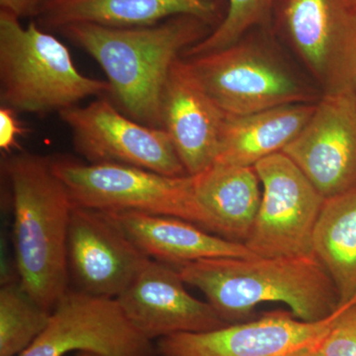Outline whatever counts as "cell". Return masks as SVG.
<instances>
[{
  "mask_svg": "<svg viewBox=\"0 0 356 356\" xmlns=\"http://www.w3.org/2000/svg\"><path fill=\"white\" fill-rule=\"evenodd\" d=\"M51 166L79 207L179 218L222 236L216 220L199 201L191 175L170 177L120 163L69 159H51Z\"/></svg>",
  "mask_w": 356,
  "mask_h": 356,
  "instance_id": "5",
  "label": "cell"
},
{
  "mask_svg": "<svg viewBox=\"0 0 356 356\" xmlns=\"http://www.w3.org/2000/svg\"><path fill=\"white\" fill-rule=\"evenodd\" d=\"M51 312L40 305L20 281L0 289V356H19L42 334Z\"/></svg>",
  "mask_w": 356,
  "mask_h": 356,
  "instance_id": "21",
  "label": "cell"
},
{
  "mask_svg": "<svg viewBox=\"0 0 356 356\" xmlns=\"http://www.w3.org/2000/svg\"><path fill=\"white\" fill-rule=\"evenodd\" d=\"M159 356L156 346L130 322L116 299L69 289L51 311L44 331L19 356Z\"/></svg>",
  "mask_w": 356,
  "mask_h": 356,
  "instance_id": "10",
  "label": "cell"
},
{
  "mask_svg": "<svg viewBox=\"0 0 356 356\" xmlns=\"http://www.w3.org/2000/svg\"><path fill=\"white\" fill-rule=\"evenodd\" d=\"M108 81L81 74L69 49L53 35L0 9V100L15 112L44 115L111 95Z\"/></svg>",
  "mask_w": 356,
  "mask_h": 356,
  "instance_id": "4",
  "label": "cell"
},
{
  "mask_svg": "<svg viewBox=\"0 0 356 356\" xmlns=\"http://www.w3.org/2000/svg\"><path fill=\"white\" fill-rule=\"evenodd\" d=\"M313 254L325 267L339 305L356 296V191L325 199L314 231Z\"/></svg>",
  "mask_w": 356,
  "mask_h": 356,
  "instance_id": "20",
  "label": "cell"
},
{
  "mask_svg": "<svg viewBox=\"0 0 356 356\" xmlns=\"http://www.w3.org/2000/svg\"><path fill=\"white\" fill-rule=\"evenodd\" d=\"M16 112L8 107L0 108V149L10 152L15 147L17 138L23 134L20 122L16 118Z\"/></svg>",
  "mask_w": 356,
  "mask_h": 356,
  "instance_id": "24",
  "label": "cell"
},
{
  "mask_svg": "<svg viewBox=\"0 0 356 356\" xmlns=\"http://www.w3.org/2000/svg\"><path fill=\"white\" fill-rule=\"evenodd\" d=\"M58 115L72 133L74 149L89 163H120L170 177L188 175L165 129L125 116L104 98Z\"/></svg>",
  "mask_w": 356,
  "mask_h": 356,
  "instance_id": "9",
  "label": "cell"
},
{
  "mask_svg": "<svg viewBox=\"0 0 356 356\" xmlns=\"http://www.w3.org/2000/svg\"><path fill=\"white\" fill-rule=\"evenodd\" d=\"M315 106L316 103H303L243 116L226 115L215 161L254 166L271 154L282 153L301 132Z\"/></svg>",
  "mask_w": 356,
  "mask_h": 356,
  "instance_id": "18",
  "label": "cell"
},
{
  "mask_svg": "<svg viewBox=\"0 0 356 356\" xmlns=\"http://www.w3.org/2000/svg\"><path fill=\"white\" fill-rule=\"evenodd\" d=\"M282 153L325 199L356 191V92L323 95Z\"/></svg>",
  "mask_w": 356,
  "mask_h": 356,
  "instance_id": "13",
  "label": "cell"
},
{
  "mask_svg": "<svg viewBox=\"0 0 356 356\" xmlns=\"http://www.w3.org/2000/svg\"><path fill=\"white\" fill-rule=\"evenodd\" d=\"M218 0H44L39 22L51 29L89 23L108 27H144L188 15L213 24Z\"/></svg>",
  "mask_w": 356,
  "mask_h": 356,
  "instance_id": "17",
  "label": "cell"
},
{
  "mask_svg": "<svg viewBox=\"0 0 356 356\" xmlns=\"http://www.w3.org/2000/svg\"><path fill=\"white\" fill-rule=\"evenodd\" d=\"M266 47L245 36L222 50L192 58L191 64L226 115L309 103L313 96Z\"/></svg>",
  "mask_w": 356,
  "mask_h": 356,
  "instance_id": "7",
  "label": "cell"
},
{
  "mask_svg": "<svg viewBox=\"0 0 356 356\" xmlns=\"http://www.w3.org/2000/svg\"><path fill=\"white\" fill-rule=\"evenodd\" d=\"M318 346H320V344L302 348V350L292 353V355L290 356H325L322 353H321L320 348H318Z\"/></svg>",
  "mask_w": 356,
  "mask_h": 356,
  "instance_id": "26",
  "label": "cell"
},
{
  "mask_svg": "<svg viewBox=\"0 0 356 356\" xmlns=\"http://www.w3.org/2000/svg\"><path fill=\"white\" fill-rule=\"evenodd\" d=\"M4 168L13 191L19 281L51 312L70 289L67 245L74 200L51 159L22 152L7 158Z\"/></svg>",
  "mask_w": 356,
  "mask_h": 356,
  "instance_id": "3",
  "label": "cell"
},
{
  "mask_svg": "<svg viewBox=\"0 0 356 356\" xmlns=\"http://www.w3.org/2000/svg\"><path fill=\"white\" fill-rule=\"evenodd\" d=\"M175 268L229 325L252 317L255 307L267 302L286 304L305 322L324 320L341 306L334 283L314 254L218 257Z\"/></svg>",
  "mask_w": 356,
  "mask_h": 356,
  "instance_id": "2",
  "label": "cell"
},
{
  "mask_svg": "<svg viewBox=\"0 0 356 356\" xmlns=\"http://www.w3.org/2000/svg\"><path fill=\"white\" fill-rule=\"evenodd\" d=\"M74 356H102L97 355V353H89V351H79V353H76V355Z\"/></svg>",
  "mask_w": 356,
  "mask_h": 356,
  "instance_id": "27",
  "label": "cell"
},
{
  "mask_svg": "<svg viewBox=\"0 0 356 356\" xmlns=\"http://www.w3.org/2000/svg\"><path fill=\"white\" fill-rule=\"evenodd\" d=\"M67 259L74 289L116 299L151 259L131 241L111 213L74 205Z\"/></svg>",
  "mask_w": 356,
  "mask_h": 356,
  "instance_id": "11",
  "label": "cell"
},
{
  "mask_svg": "<svg viewBox=\"0 0 356 356\" xmlns=\"http://www.w3.org/2000/svg\"><path fill=\"white\" fill-rule=\"evenodd\" d=\"M196 195L229 240L247 241L261 205V180L254 166L215 161L191 175Z\"/></svg>",
  "mask_w": 356,
  "mask_h": 356,
  "instance_id": "19",
  "label": "cell"
},
{
  "mask_svg": "<svg viewBox=\"0 0 356 356\" xmlns=\"http://www.w3.org/2000/svg\"><path fill=\"white\" fill-rule=\"evenodd\" d=\"M161 114L163 128L187 175H198L216 161L226 114L199 81L189 60L179 58L173 64L163 91Z\"/></svg>",
  "mask_w": 356,
  "mask_h": 356,
  "instance_id": "15",
  "label": "cell"
},
{
  "mask_svg": "<svg viewBox=\"0 0 356 356\" xmlns=\"http://www.w3.org/2000/svg\"><path fill=\"white\" fill-rule=\"evenodd\" d=\"M44 0H0V9L17 17L38 15Z\"/></svg>",
  "mask_w": 356,
  "mask_h": 356,
  "instance_id": "25",
  "label": "cell"
},
{
  "mask_svg": "<svg viewBox=\"0 0 356 356\" xmlns=\"http://www.w3.org/2000/svg\"><path fill=\"white\" fill-rule=\"evenodd\" d=\"M177 268L149 259L116 300L124 315L149 341L228 325L208 302L185 289Z\"/></svg>",
  "mask_w": 356,
  "mask_h": 356,
  "instance_id": "14",
  "label": "cell"
},
{
  "mask_svg": "<svg viewBox=\"0 0 356 356\" xmlns=\"http://www.w3.org/2000/svg\"><path fill=\"white\" fill-rule=\"evenodd\" d=\"M325 356H356V296L318 346Z\"/></svg>",
  "mask_w": 356,
  "mask_h": 356,
  "instance_id": "23",
  "label": "cell"
},
{
  "mask_svg": "<svg viewBox=\"0 0 356 356\" xmlns=\"http://www.w3.org/2000/svg\"><path fill=\"white\" fill-rule=\"evenodd\" d=\"M109 213L140 252L173 267L205 259L259 257L243 243L211 233L179 218L136 211Z\"/></svg>",
  "mask_w": 356,
  "mask_h": 356,
  "instance_id": "16",
  "label": "cell"
},
{
  "mask_svg": "<svg viewBox=\"0 0 356 356\" xmlns=\"http://www.w3.org/2000/svg\"><path fill=\"white\" fill-rule=\"evenodd\" d=\"M277 0H228L221 22L209 35L193 44L185 55L191 58L222 50L243 39L250 31L269 27Z\"/></svg>",
  "mask_w": 356,
  "mask_h": 356,
  "instance_id": "22",
  "label": "cell"
},
{
  "mask_svg": "<svg viewBox=\"0 0 356 356\" xmlns=\"http://www.w3.org/2000/svg\"><path fill=\"white\" fill-rule=\"evenodd\" d=\"M261 201L245 245L259 257L314 254V231L325 199L286 154L277 153L254 165Z\"/></svg>",
  "mask_w": 356,
  "mask_h": 356,
  "instance_id": "8",
  "label": "cell"
},
{
  "mask_svg": "<svg viewBox=\"0 0 356 356\" xmlns=\"http://www.w3.org/2000/svg\"><path fill=\"white\" fill-rule=\"evenodd\" d=\"M350 1L353 4V6H356V0H350Z\"/></svg>",
  "mask_w": 356,
  "mask_h": 356,
  "instance_id": "28",
  "label": "cell"
},
{
  "mask_svg": "<svg viewBox=\"0 0 356 356\" xmlns=\"http://www.w3.org/2000/svg\"><path fill=\"white\" fill-rule=\"evenodd\" d=\"M271 25L323 95L356 92V6L350 0H277Z\"/></svg>",
  "mask_w": 356,
  "mask_h": 356,
  "instance_id": "6",
  "label": "cell"
},
{
  "mask_svg": "<svg viewBox=\"0 0 356 356\" xmlns=\"http://www.w3.org/2000/svg\"><path fill=\"white\" fill-rule=\"evenodd\" d=\"M211 23L182 15L144 27L79 23L60 31L102 67L112 93L134 120L163 128V96L175 60L209 35Z\"/></svg>",
  "mask_w": 356,
  "mask_h": 356,
  "instance_id": "1",
  "label": "cell"
},
{
  "mask_svg": "<svg viewBox=\"0 0 356 356\" xmlns=\"http://www.w3.org/2000/svg\"><path fill=\"white\" fill-rule=\"evenodd\" d=\"M348 303L317 322L275 311L214 331L175 334L159 339L156 350L159 356H290L320 344Z\"/></svg>",
  "mask_w": 356,
  "mask_h": 356,
  "instance_id": "12",
  "label": "cell"
}]
</instances>
